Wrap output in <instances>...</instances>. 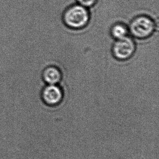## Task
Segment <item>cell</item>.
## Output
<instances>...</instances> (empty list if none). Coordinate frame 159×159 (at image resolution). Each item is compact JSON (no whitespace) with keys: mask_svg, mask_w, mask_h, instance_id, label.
<instances>
[{"mask_svg":"<svg viewBox=\"0 0 159 159\" xmlns=\"http://www.w3.org/2000/svg\"><path fill=\"white\" fill-rule=\"evenodd\" d=\"M62 20L67 28L73 30H80L88 25L90 20V13L88 8L75 3L65 10Z\"/></svg>","mask_w":159,"mask_h":159,"instance_id":"6da1fadb","label":"cell"},{"mask_svg":"<svg viewBox=\"0 0 159 159\" xmlns=\"http://www.w3.org/2000/svg\"><path fill=\"white\" fill-rule=\"evenodd\" d=\"M129 34L138 39H147L155 32L156 23L150 16L141 14L131 20L128 26Z\"/></svg>","mask_w":159,"mask_h":159,"instance_id":"7a4b0ae2","label":"cell"},{"mask_svg":"<svg viewBox=\"0 0 159 159\" xmlns=\"http://www.w3.org/2000/svg\"><path fill=\"white\" fill-rule=\"evenodd\" d=\"M135 51V43L129 36L115 40L111 50L114 58L120 61L128 60L133 57Z\"/></svg>","mask_w":159,"mask_h":159,"instance_id":"3957f363","label":"cell"},{"mask_svg":"<svg viewBox=\"0 0 159 159\" xmlns=\"http://www.w3.org/2000/svg\"><path fill=\"white\" fill-rule=\"evenodd\" d=\"M63 98L64 92L58 84L46 85L41 90V100L46 106H58L62 101Z\"/></svg>","mask_w":159,"mask_h":159,"instance_id":"277c9868","label":"cell"},{"mask_svg":"<svg viewBox=\"0 0 159 159\" xmlns=\"http://www.w3.org/2000/svg\"><path fill=\"white\" fill-rule=\"evenodd\" d=\"M61 71L58 67L48 66L42 72V79L46 85H57L62 80Z\"/></svg>","mask_w":159,"mask_h":159,"instance_id":"5b68a950","label":"cell"},{"mask_svg":"<svg viewBox=\"0 0 159 159\" xmlns=\"http://www.w3.org/2000/svg\"><path fill=\"white\" fill-rule=\"evenodd\" d=\"M128 26L122 22H117L112 26L110 34L115 40H120L129 36Z\"/></svg>","mask_w":159,"mask_h":159,"instance_id":"8992f818","label":"cell"},{"mask_svg":"<svg viewBox=\"0 0 159 159\" xmlns=\"http://www.w3.org/2000/svg\"><path fill=\"white\" fill-rule=\"evenodd\" d=\"M77 3L87 8H91L97 3L98 0H76Z\"/></svg>","mask_w":159,"mask_h":159,"instance_id":"52a82bcc","label":"cell"}]
</instances>
